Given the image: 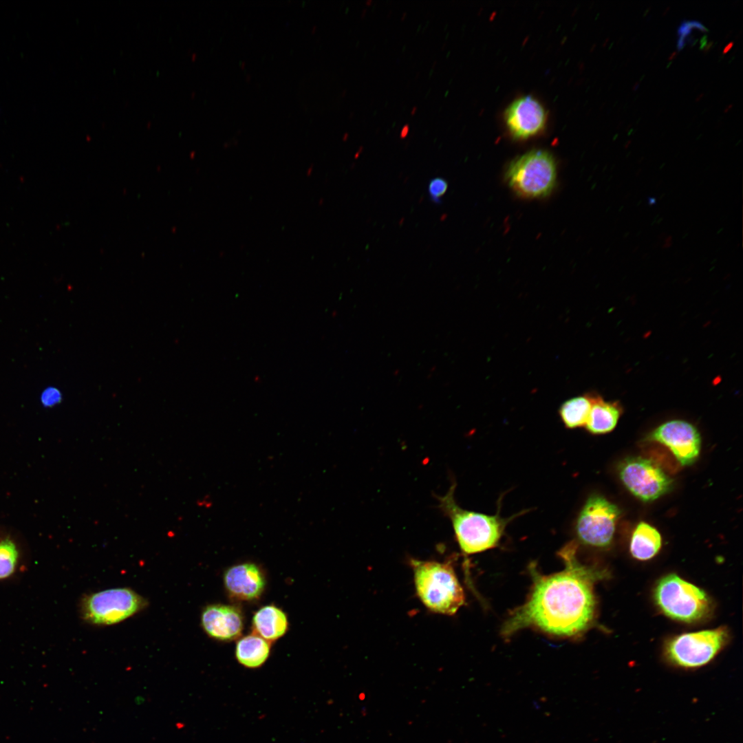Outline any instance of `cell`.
<instances>
[{
  "label": "cell",
  "instance_id": "obj_1",
  "mask_svg": "<svg viewBox=\"0 0 743 743\" xmlns=\"http://www.w3.org/2000/svg\"><path fill=\"white\" fill-rule=\"evenodd\" d=\"M577 549L578 543L572 540L558 552L565 564L561 572L542 575L534 564L530 566L531 592L504 622L501 630L504 637L526 627L572 637L589 627L596 607L593 585L602 572L582 564L577 557Z\"/></svg>",
  "mask_w": 743,
  "mask_h": 743
},
{
  "label": "cell",
  "instance_id": "obj_2",
  "mask_svg": "<svg viewBox=\"0 0 743 743\" xmlns=\"http://www.w3.org/2000/svg\"><path fill=\"white\" fill-rule=\"evenodd\" d=\"M455 487L456 483L453 480L446 493L436 498L440 510L452 523L458 545L465 554L497 547L508 524L528 510L504 517L500 515L501 505L493 515L465 510L455 499Z\"/></svg>",
  "mask_w": 743,
  "mask_h": 743
},
{
  "label": "cell",
  "instance_id": "obj_3",
  "mask_svg": "<svg viewBox=\"0 0 743 743\" xmlns=\"http://www.w3.org/2000/svg\"><path fill=\"white\" fill-rule=\"evenodd\" d=\"M417 594L430 611L454 615L465 603L464 590L449 563L411 559Z\"/></svg>",
  "mask_w": 743,
  "mask_h": 743
},
{
  "label": "cell",
  "instance_id": "obj_4",
  "mask_svg": "<svg viewBox=\"0 0 743 743\" xmlns=\"http://www.w3.org/2000/svg\"><path fill=\"white\" fill-rule=\"evenodd\" d=\"M654 599L666 616L686 623L702 619L710 610L707 594L675 574L659 580L655 587Z\"/></svg>",
  "mask_w": 743,
  "mask_h": 743
},
{
  "label": "cell",
  "instance_id": "obj_5",
  "mask_svg": "<svg viewBox=\"0 0 743 743\" xmlns=\"http://www.w3.org/2000/svg\"><path fill=\"white\" fill-rule=\"evenodd\" d=\"M506 176L510 188L519 195L529 198L545 197L555 185V161L548 152L533 150L514 160Z\"/></svg>",
  "mask_w": 743,
  "mask_h": 743
},
{
  "label": "cell",
  "instance_id": "obj_6",
  "mask_svg": "<svg viewBox=\"0 0 743 743\" xmlns=\"http://www.w3.org/2000/svg\"><path fill=\"white\" fill-rule=\"evenodd\" d=\"M620 514L618 506L603 495H590L574 523L576 542L596 548L609 546Z\"/></svg>",
  "mask_w": 743,
  "mask_h": 743
},
{
  "label": "cell",
  "instance_id": "obj_7",
  "mask_svg": "<svg viewBox=\"0 0 743 743\" xmlns=\"http://www.w3.org/2000/svg\"><path fill=\"white\" fill-rule=\"evenodd\" d=\"M145 605L143 598L128 588H113L86 596L81 604L83 618L96 625H112L125 620Z\"/></svg>",
  "mask_w": 743,
  "mask_h": 743
},
{
  "label": "cell",
  "instance_id": "obj_8",
  "mask_svg": "<svg viewBox=\"0 0 743 743\" xmlns=\"http://www.w3.org/2000/svg\"><path fill=\"white\" fill-rule=\"evenodd\" d=\"M726 639V630L722 627L682 634L667 643V656L678 666L698 667L710 662Z\"/></svg>",
  "mask_w": 743,
  "mask_h": 743
},
{
  "label": "cell",
  "instance_id": "obj_9",
  "mask_svg": "<svg viewBox=\"0 0 743 743\" xmlns=\"http://www.w3.org/2000/svg\"><path fill=\"white\" fill-rule=\"evenodd\" d=\"M618 472L627 489L643 502L657 499L672 486V480L664 470L646 457L625 458L618 465Z\"/></svg>",
  "mask_w": 743,
  "mask_h": 743
},
{
  "label": "cell",
  "instance_id": "obj_10",
  "mask_svg": "<svg viewBox=\"0 0 743 743\" xmlns=\"http://www.w3.org/2000/svg\"><path fill=\"white\" fill-rule=\"evenodd\" d=\"M647 440L666 446L682 466L693 464L701 448V438L697 429L680 420H670L658 426Z\"/></svg>",
  "mask_w": 743,
  "mask_h": 743
},
{
  "label": "cell",
  "instance_id": "obj_11",
  "mask_svg": "<svg viewBox=\"0 0 743 743\" xmlns=\"http://www.w3.org/2000/svg\"><path fill=\"white\" fill-rule=\"evenodd\" d=\"M226 593L237 601L251 602L263 595L267 585L266 574L254 562H243L231 566L223 575Z\"/></svg>",
  "mask_w": 743,
  "mask_h": 743
},
{
  "label": "cell",
  "instance_id": "obj_12",
  "mask_svg": "<svg viewBox=\"0 0 743 743\" xmlns=\"http://www.w3.org/2000/svg\"><path fill=\"white\" fill-rule=\"evenodd\" d=\"M543 105L530 96L515 100L506 109L504 120L513 138L525 139L541 132L546 122Z\"/></svg>",
  "mask_w": 743,
  "mask_h": 743
},
{
  "label": "cell",
  "instance_id": "obj_13",
  "mask_svg": "<svg viewBox=\"0 0 743 743\" xmlns=\"http://www.w3.org/2000/svg\"><path fill=\"white\" fill-rule=\"evenodd\" d=\"M201 625L210 638L228 642L241 636L244 617L241 610L235 605L210 604L202 612Z\"/></svg>",
  "mask_w": 743,
  "mask_h": 743
},
{
  "label": "cell",
  "instance_id": "obj_14",
  "mask_svg": "<svg viewBox=\"0 0 743 743\" xmlns=\"http://www.w3.org/2000/svg\"><path fill=\"white\" fill-rule=\"evenodd\" d=\"M289 622L286 613L275 605H266L259 608L252 618V633L270 643L286 634Z\"/></svg>",
  "mask_w": 743,
  "mask_h": 743
},
{
  "label": "cell",
  "instance_id": "obj_15",
  "mask_svg": "<svg viewBox=\"0 0 743 743\" xmlns=\"http://www.w3.org/2000/svg\"><path fill=\"white\" fill-rule=\"evenodd\" d=\"M621 413L622 407L618 402L605 401L594 394L585 428L593 435L609 433L616 427Z\"/></svg>",
  "mask_w": 743,
  "mask_h": 743
},
{
  "label": "cell",
  "instance_id": "obj_16",
  "mask_svg": "<svg viewBox=\"0 0 743 743\" xmlns=\"http://www.w3.org/2000/svg\"><path fill=\"white\" fill-rule=\"evenodd\" d=\"M271 643L251 633L239 637L235 646V657L242 666L255 669L262 666L270 656Z\"/></svg>",
  "mask_w": 743,
  "mask_h": 743
},
{
  "label": "cell",
  "instance_id": "obj_17",
  "mask_svg": "<svg viewBox=\"0 0 743 743\" xmlns=\"http://www.w3.org/2000/svg\"><path fill=\"white\" fill-rule=\"evenodd\" d=\"M662 544L660 532L646 522H640L635 528L629 543L633 557L640 561L652 559L659 551Z\"/></svg>",
  "mask_w": 743,
  "mask_h": 743
},
{
  "label": "cell",
  "instance_id": "obj_18",
  "mask_svg": "<svg viewBox=\"0 0 743 743\" xmlns=\"http://www.w3.org/2000/svg\"><path fill=\"white\" fill-rule=\"evenodd\" d=\"M594 394H587L571 398L563 402L559 409L562 423L568 429L585 427Z\"/></svg>",
  "mask_w": 743,
  "mask_h": 743
},
{
  "label": "cell",
  "instance_id": "obj_19",
  "mask_svg": "<svg viewBox=\"0 0 743 743\" xmlns=\"http://www.w3.org/2000/svg\"><path fill=\"white\" fill-rule=\"evenodd\" d=\"M19 553L16 544L10 539L0 541V581L10 577L16 571Z\"/></svg>",
  "mask_w": 743,
  "mask_h": 743
},
{
  "label": "cell",
  "instance_id": "obj_20",
  "mask_svg": "<svg viewBox=\"0 0 743 743\" xmlns=\"http://www.w3.org/2000/svg\"><path fill=\"white\" fill-rule=\"evenodd\" d=\"M447 189L448 182L442 177H434L429 183V197L434 203L440 202V198L446 193Z\"/></svg>",
  "mask_w": 743,
  "mask_h": 743
},
{
  "label": "cell",
  "instance_id": "obj_21",
  "mask_svg": "<svg viewBox=\"0 0 743 743\" xmlns=\"http://www.w3.org/2000/svg\"><path fill=\"white\" fill-rule=\"evenodd\" d=\"M61 400V394L59 390L54 387L45 389L41 395V402L45 407H52Z\"/></svg>",
  "mask_w": 743,
  "mask_h": 743
},
{
  "label": "cell",
  "instance_id": "obj_22",
  "mask_svg": "<svg viewBox=\"0 0 743 743\" xmlns=\"http://www.w3.org/2000/svg\"><path fill=\"white\" fill-rule=\"evenodd\" d=\"M409 124H405V125H403L402 128L400 130V138H406V136L409 133Z\"/></svg>",
  "mask_w": 743,
  "mask_h": 743
},
{
  "label": "cell",
  "instance_id": "obj_23",
  "mask_svg": "<svg viewBox=\"0 0 743 743\" xmlns=\"http://www.w3.org/2000/svg\"><path fill=\"white\" fill-rule=\"evenodd\" d=\"M733 45V41L730 42L729 44L726 45V46H725V47L723 50L722 53L723 54L726 53L732 47Z\"/></svg>",
  "mask_w": 743,
  "mask_h": 743
},
{
  "label": "cell",
  "instance_id": "obj_24",
  "mask_svg": "<svg viewBox=\"0 0 743 743\" xmlns=\"http://www.w3.org/2000/svg\"><path fill=\"white\" fill-rule=\"evenodd\" d=\"M417 109H417V107H416V106H413V107L411 108V111H410V114H411V116H413V115H414V114H415L416 113V111H417Z\"/></svg>",
  "mask_w": 743,
  "mask_h": 743
},
{
  "label": "cell",
  "instance_id": "obj_25",
  "mask_svg": "<svg viewBox=\"0 0 743 743\" xmlns=\"http://www.w3.org/2000/svg\"><path fill=\"white\" fill-rule=\"evenodd\" d=\"M348 138H349V133H348L347 132H345V133L343 134V140H347L348 139Z\"/></svg>",
  "mask_w": 743,
  "mask_h": 743
},
{
  "label": "cell",
  "instance_id": "obj_26",
  "mask_svg": "<svg viewBox=\"0 0 743 743\" xmlns=\"http://www.w3.org/2000/svg\"><path fill=\"white\" fill-rule=\"evenodd\" d=\"M676 54H677V52H673V53H672V54H671L670 55V56H669V61L672 60V59L674 58V57L676 56Z\"/></svg>",
  "mask_w": 743,
  "mask_h": 743
},
{
  "label": "cell",
  "instance_id": "obj_27",
  "mask_svg": "<svg viewBox=\"0 0 743 743\" xmlns=\"http://www.w3.org/2000/svg\"><path fill=\"white\" fill-rule=\"evenodd\" d=\"M407 12H403V13L402 14V16H401V20H402V21H403V20H405V18H406V17H407Z\"/></svg>",
  "mask_w": 743,
  "mask_h": 743
},
{
  "label": "cell",
  "instance_id": "obj_28",
  "mask_svg": "<svg viewBox=\"0 0 743 743\" xmlns=\"http://www.w3.org/2000/svg\"><path fill=\"white\" fill-rule=\"evenodd\" d=\"M366 12H367V9L366 8L363 9L362 10V12H361L360 17H363L365 15Z\"/></svg>",
  "mask_w": 743,
  "mask_h": 743
},
{
  "label": "cell",
  "instance_id": "obj_29",
  "mask_svg": "<svg viewBox=\"0 0 743 743\" xmlns=\"http://www.w3.org/2000/svg\"><path fill=\"white\" fill-rule=\"evenodd\" d=\"M372 3V0H366V1H365V4L367 6H370Z\"/></svg>",
  "mask_w": 743,
  "mask_h": 743
},
{
  "label": "cell",
  "instance_id": "obj_30",
  "mask_svg": "<svg viewBox=\"0 0 743 743\" xmlns=\"http://www.w3.org/2000/svg\"><path fill=\"white\" fill-rule=\"evenodd\" d=\"M638 85H639V83H636V85L634 86L633 89L636 90L638 88Z\"/></svg>",
  "mask_w": 743,
  "mask_h": 743
},
{
  "label": "cell",
  "instance_id": "obj_31",
  "mask_svg": "<svg viewBox=\"0 0 743 743\" xmlns=\"http://www.w3.org/2000/svg\"><path fill=\"white\" fill-rule=\"evenodd\" d=\"M731 107H732V105H729V107H727V108H726V109H725L724 112L727 111H728V110L729 109V108H731Z\"/></svg>",
  "mask_w": 743,
  "mask_h": 743
},
{
  "label": "cell",
  "instance_id": "obj_32",
  "mask_svg": "<svg viewBox=\"0 0 743 743\" xmlns=\"http://www.w3.org/2000/svg\"><path fill=\"white\" fill-rule=\"evenodd\" d=\"M346 91H347V90L344 89V91L342 92V96H343L345 94Z\"/></svg>",
  "mask_w": 743,
  "mask_h": 743
},
{
  "label": "cell",
  "instance_id": "obj_33",
  "mask_svg": "<svg viewBox=\"0 0 743 743\" xmlns=\"http://www.w3.org/2000/svg\"><path fill=\"white\" fill-rule=\"evenodd\" d=\"M702 95H703V94H701V95H700V96H698V97L697 98V100H696V101H698V100H699V99H700V98H701V97L702 96Z\"/></svg>",
  "mask_w": 743,
  "mask_h": 743
},
{
  "label": "cell",
  "instance_id": "obj_34",
  "mask_svg": "<svg viewBox=\"0 0 743 743\" xmlns=\"http://www.w3.org/2000/svg\"><path fill=\"white\" fill-rule=\"evenodd\" d=\"M354 112H352V113L350 114V116H349V117H350V118L353 117V116H354Z\"/></svg>",
  "mask_w": 743,
  "mask_h": 743
},
{
  "label": "cell",
  "instance_id": "obj_35",
  "mask_svg": "<svg viewBox=\"0 0 743 743\" xmlns=\"http://www.w3.org/2000/svg\"><path fill=\"white\" fill-rule=\"evenodd\" d=\"M436 63H437V61H435L433 62V67H434V65H435Z\"/></svg>",
  "mask_w": 743,
  "mask_h": 743
}]
</instances>
